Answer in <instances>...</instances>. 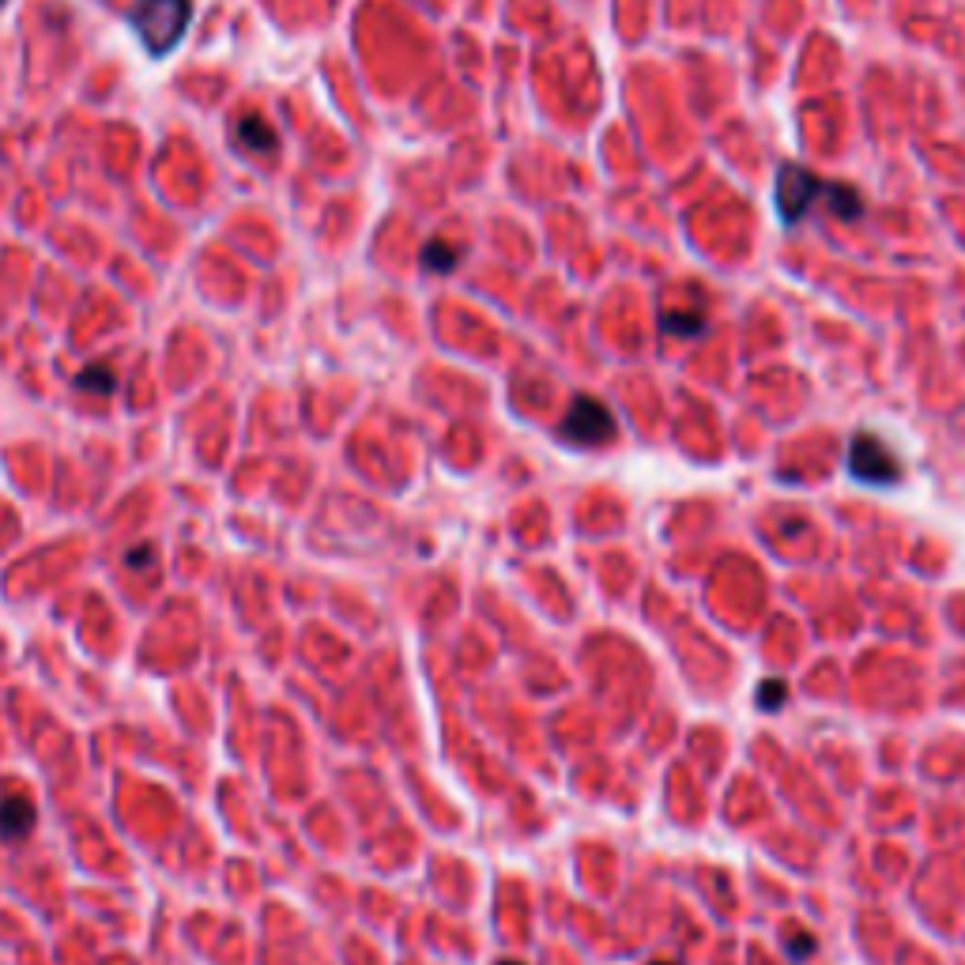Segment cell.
<instances>
[{
  "label": "cell",
  "instance_id": "obj_13",
  "mask_svg": "<svg viewBox=\"0 0 965 965\" xmlns=\"http://www.w3.org/2000/svg\"><path fill=\"white\" fill-rule=\"evenodd\" d=\"M502 965H517V962H502Z\"/></svg>",
  "mask_w": 965,
  "mask_h": 965
},
{
  "label": "cell",
  "instance_id": "obj_4",
  "mask_svg": "<svg viewBox=\"0 0 965 965\" xmlns=\"http://www.w3.org/2000/svg\"><path fill=\"white\" fill-rule=\"evenodd\" d=\"M826 193H830V181L815 178L803 166H781V174H777V212L785 223H800L803 215L811 212V204Z\"/></svg>",
  "mask_w": 965,
  "mask_h": 965
},
{
  "label": "cell",
  "instance_id": "obj_12",
  "mask_svg": "<svg viewBox=\"0 0 965 965\" xmlns=\"http://www.w3.org/2000/svg\"><path fill=\"white\" fill-rule=\"evenodd\" d=\"M4 4H8V0H0V8H4Z\"/></svg>",
  "mask_w": 965,
  "mask_h": 965
},
{
  "label": "cell",
  "instance_id": "obj_7",
  "mask_svg": "<svg viewBox=\"0 0 965 965\" xmlns=\"http://www.w3.org/2000/svg\"><path fill=\"white\" fill-rule=\"evenodd\" d=\"M76 389L91 396H110L117 389V374L106 366V362H95V366H83L76 374Z\"/></svg>",
  "mask_w": 965,
  "mask_h": 965
},
{
  "label": "cell",
  "instance_id": "obj_14",
  "mask_svg": "<svg viewBox=\"0 0 965 965\" xmlns=\"http://www.w3.org/2000/svg\"><path fill=\"white\" fill-rule=\"evenodd\" d=\"M653 965H660V962H653Z\"/></svg>",
  "mask_w": 965,
  "mask_h": 965
},
{
  "label": "cell",
  "instance_id": "obj_5",
  "mask_svg": "<svg viewBox=\"0 0 965 965\" xmlns=\"http://www.w3.org/2000/svg\"><path fill=\"white\" fill-rule=\"evenodd\" d=\"M34 803L23 800V796H16V800H4L0 803V837L4 841H23V837L31 834L34 826Z\"/></svg>",
  "mask_w": 965,
  "mask_h": 965
},
{
  "label": "cell",
  "instance_id": "obj_8",
  "mask_svg": "<svg viewBox=\"0 0 965 965\" xmlns=\"http://www.w3.org/2000/svg\"><path fill=\"white\" fill-rule=\"evenodd\" d=\"M423 268L426 272H438V276H449L453 268L460 264V249H453L449 242H442V238H430L423 246Z\"/></svg>",
  "mask_w": 965,
  "mask_h": 965
},
{
  "label": "cell",
  "instance_id": "obj_3",
  "mask_svg": "<svg viewBox=\"0 0 965 965\" xmlns=\"http://www.w3.org/2000/svg\"><path fill=\"white\" fill-rule=\"evenodd\" d=\"M849 472L867 487H890L901 479V460L875 434H856L849 445Z\"/></svg>",
  "mask_w": 965,
  "mask_h": 965
},
{
  "label": "cell",
  "instance_id": "obj_11",
  "mask_svg": "<svg viewBox=\"0 0 965 965\" xmlns=\"http://www.w3.org/2000/svg\"><path fill=\"white\" fill-rule=\"evenodd\" d=\"M151 558H155L151 543H140V547H132V551H129V566H148Z\"/></svg>",
  "mask_w": 965,
  "mask_h": 965
},
{
  "label": "cell",
  "instance_id": "obj_6",
  "mask_svg": "<svg viewBox=\"0 0 965 965\" xmlns=\"http://www.w3.org/2000/svg\"><path fill=\"white\" fill-rule=\"evenodd\" d=\"M238 136L246 140V148L253 151H276V132L268 129V121H264L261 114H246L238 117Z\"/></svg>",
  "mask_w": 965,
  "mask_h": 965
},
{
  "label": "cell",
  "instance_id": "obj_9",
  "mask_svg": "<svg viewBox=\"0 0 965 965\" xmlns=\"http://www.w3.org/2000/svg\"><path fill=\"white\" fill-rule=\"evenodd\" d=\"M660 325H664V332H671V336H698V332H702V328H705V317H702V313H683V310H679V313H664V317H660Z\"/></svg>",
  "mask_w": 965,
  "mask_h": 965
},
{
  "label": "cell",
  "instance_id": "obj_1",
  "mask_svg": "<svg viewBox=\"0 0 965 965\" xmlns=\"http://www.w3.org/2000/svg\"><path fill=\"white\" fill-rule=\"evenodd\" d=\"M193 12H197L193 0H136L129 8V23L136 38L144 42V50L155 61H163L178 50V42L193 23Z\"/></svg>",
  "mask_w": 965,
  "mask_h": 965
},
{
  "label": "cell",
  "instance_id": "obj_2",
  "mask_svg": "<svg viewBox=\"0 0 965 965\" xmlns=\"http://www.w3.org/2000/svg\"><path fill=\"white\" fill-rule=\"evenodd\" d=\"M558 438L566 445H581V449H589V445H607L611 438H615V415L600 404V400H592V396H577L570 404V411H566V419L558 423Z\"/></svg>",
  "mask_w": 965,
  "mask_h": 965
},
{
  "label": "cell",
  "instance_id": "obj_10",
  "mask_svg": "<svg viewBox=\"0 0 965 965\" xmlns=\"http://www.w3.org/2000/svg\"><path fill=\"white\" fill-rule=\"evenodd\" d=\"M781 702H785V683H781V679H769L766 687L758 690V705H762V709H777Z\"/></svg>",
  "mask_w": 965,
  "mask_h": 965
}]
</instances>
